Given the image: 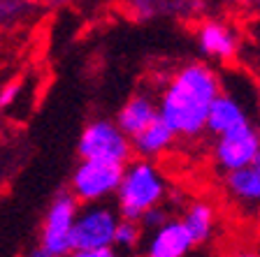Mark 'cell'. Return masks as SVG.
<instances>
[{
  "mask_svg": "<svg viewBox=\"0 0 260 257\" xmlns=\"http://www.w3.org/2000/svg\"><path fill=\"white\" fill-rule=\"evenodd\" d=\"M246 121H249V118H246V112L242 109V104H239L235 97L218 93L209 104L205 128L214 134H223V132H228V130L246 123Z\"/></svg>",
  "mask_w": 260,
  "mask_h": 257,
  "instance_id": "obj_9",
  "label": "cell"
},
{
  "mask_svg": "<svg viewBox=\"0 0 260 257\" xmlns=\"http://www.w3.org/2000/svg\"><path fill=\"white\" fill-rule=\"evenodd\" d=\"M198 42L200 49L209 56H218V58H228V56L235 54L237 49V40L225 26H218V23H207L200 28V35H198Z\"/></svg>",
  "mask_w": 260,
  "mask_h": 257,
  "instance_id": "obj_13",
  "label": "cell"
},
{
  "mask_svg": "<svg viewBox=\"0 0 260 257\" xmlns=\"http://www.w3.org/2000/svg\"><path fill=\"white\" fill-rule=\"evenodd\" d=\"M228 193L237 197L239 202L255 204L260 202V174L253 169V165L239 167V169H230L225 176Z\"/></svg>",
  "mask_w": 260,
  "mask_h": 257,
  "instance_id": "obj_12",
  "label": "cell"
},
{
  "mask_svg": "<svg viewBox=\"0 0 260 257\" xmlns=\"http://www.w3.org/2000/svg\"><path fill=\"white\" fill-rule=\"evenodd\" d=\"M193 239L181 220H165L156 232H153L146 255L151 257H184L193 250Z\"/></svg>",
  "mask_w": 260,
  "mask_h": 257,
  "instance_id": "obj_8",
  "label": "cell"
},
{
  "mask_svg": "<svg viewBox=\"0 0 260 257\" xmlns=\"http://www.w3.org/2000/svg\"><path fill=\"white\" fill-rule=\"evenodd\" d=\"M19 93H21V81L19 79H12L10 84L3 86V91H0V109L10 107L12 102L19 97Z\"/></svg>",
  "mask_w": 260,
  "mask_h": 257,
  "instance_id": "obj_17",
  "label": "cell"
},
{
  "mask_svg": "<svg viewBox=\"0 0 260 257\" xmlns=\"http://www.w3.org/2000/svg\"><path fill=\"white\" fill-rule=\"evenodd\" d=\"M79 156L84 160H109L125 162L130 158L128 134L112 121H93L79 137Z\"/></svg>",
  "mask_w": 260,
  "mask_h": 257,
  "instance_id": "obj_5",
  "label": "cell"
},
{
  "mask_svg": "<svg viewBox=\"0 0 260 257\" xmlns=\"http://www.w3.org/2000/svg\"><path fill=\"white\" fill-rule=\"evenodd\" d=\"M140 241V225L137 220H130V218H123L116 223V230H114V243L123 250H133Z\"/></svg>",
  "mask_w": 260,
  "mask_h": 257,
  "instance_id": "obj_15",
  "label": "cell"
},
{
  "mask_svg": "<svg viewBox=\"0 0 260 257\" xmlns=\"http://www.w3.org/2000/svg\"><path fill=\"white\" fill-rule=\"evenodd\" d=\"M260 151V134L253 125L246 123L218 134L216 141V162L221 169H239L253 162L255 153Z\"/></svg>",
  "mask_w": 260,
  "mask_h": 257,
  "instance_id": "obj_7",
  "label": "cell"
},
{
  "mask_svg": "<svg viewBox=\"0 0 260 257\" xmlns=\"http://www.w3.org/2000/svg\"><path fill=\"white\" fill-rule=\"evenodd\" d=\"M114 255H116V250L112 246H103V248H93V250L84 252L81 257H114Z\"/></svg>",
  "mask_w": 260,
  "mask_h": 257,
  "instance_id": "obj_18",
  "label": "cell"
},
{
  "mask_svg": "<svg viewBox=\"0 0 260 257\" xmlns=\"http://www.w3.org/2000/svg\"><path fill=\"white\" fill-rule=\"evenodd\" d=\"M119 215L107 206H91L77 213L70 232V252L81 257L93 248L114 246V230Z\"/></svg>",
  "mask_w": 260,
  "mask_h": 257,
  "instance_id": "obj_3",
  "label": "cell"
},
{
  "mask_svg": "<svg viewBox=\"0 0 260 257\" xmlns=\"http://www.w3.org/2000/svg\"><path fill=\"white\" fill-rule=\"evenodd\" d=\"M174 137H177V132L160 116H156L144 130H140L130 139H133V146H135L137 153H142V156H158L165 149H170Z\"/></svg>",
  "mask_w": 260,
  "mask_h": 257,
  "instance_id": "obj_11",
  "label": "cell"
},
{
  "mask_svg": "<svg viewBox=\"0 0 260 257\" xmlns=\"http://www.w3.org/2000/svg\"><path fill=\"white\" fill-rule=\"evenodd\" d=\"M142 223H144V227H149V230H158V227L162 225V223H165V220H168V215H165V211L162 209H158V204L156 206H151V209H146L144 213H142Z\"/></svg>",
  "mask_w": 260,
  "mask_h": 257,
  "instance_id": "obj_16",
  "label": "cell"
},
{
  "mask_svg": "<svg viewBox=\"0 0 260 257\" xmlns=\"http://www.w3.org/2000/svg\"><path fill=\"white\" fill-rule=\"evenodd\" d=\"M123 176V162L84 160L72 176V195L81 202H98L116 193Z\"/></svg>",
  "mask_w": 260,
  "mask_h": 257,
  "instance_id": "obj_6",
  "label": "cell"
},
{
  "mask_svg": "<svg viewBox=\"0 0 260 257\" xmlns=\"http://www.w3.org/2000/svg\"><path fill=\"white\" fill-rule=\"evenodd\" d=\"M162 195H165V181L151 162H133L130 167H123V176L116 188L123 218L140 220L146 209L160 202Z\"/></svg>",
  "mask_w": 260,
  "mask_h": 257,
  "instance_id": "obj_2",
  "label": "cell"
},
{
  "mask_svg": "<svg viewBox=\"0 0 260 257\" xmlns=\"http://www.w3.org/2000/svg\"><path fill=\"white\" fill-rule=\"evenodd\" d=\"M158 116V107L153 104V100H149L146 95H135L130 97L121 107L119 116H116V125L121 128V132L128 137H135L140 130H144Z\"/></svg>",
  "mask_w": 260,
  "mask_h": 257,
  "instance_id": "obj_10",
  "label": "cell"
},
{
  "mask_svg": "<svg viewBox=\"0 0 260 257\" xmlns=\"http://www.w3.org/2000/svg\"><path fill=\"white\" fill-rule=\"evenodd\" d=\"M181 223H184V227L188 230L195 246H200V243H205L211 236V232H214V209H211L209 204H193Z\"/></svg>",
  "mask_w": 260,
  "mask_h": 257,
  "instance_id": "obj_14",
  "label": "cell"
},
{
  "mask_svg": "<svg viewBox=\"0 0 260 257\" xmlns=\"http://www.w3.org/2000/svg\"><path fill=\"white\" fill-rule=\"evenodd\" d=\"M251 165H253V169L260 174V151H258V153H255V158H253V162H251Z\"/></svg>",
  "mask_w": 260,
  "mask_h": 257,
  "instance_id": "obj_19",
  "label": "cell"
},
{
  "mask_svg": "<svg viewBox=\"0 0 260 257\" xmlns=\"http://www.w3.org/2000/svg\"><path fill=\"white\" fill-rule=\"evenodd\" d=\"M77 218V197L60 193L51 202L42 227V248L32 252L38 257H58L70 252V232Z\"/></svg>",
  "mask_w": 260,
  "mask_h": 257,
  "instance_id": "obj_4",
  "label": "cell"
},
{
  "mask_svg": "<svg viewBox=\"0 0 260 257\" xmlns=\"http://www.w3.org/2000/svg\"><path fill=\"white\" fill-rule=\"evenodd\" d=\"M218 93V79L207 65H186L162 93L158 116L177 134L195 137L205 130L209 104Z\"/></svg>",
  "mask_w": 260,
  "mask_h": 257,
  "instance_id": "obj_1",
  "label": "cell"
}]
</instances>
